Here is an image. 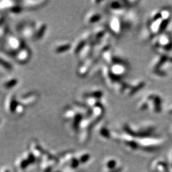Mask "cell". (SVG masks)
Wrapping results in <instances>:
<instances>
[{"mask_svg":"<svg viewBox=\"0 0 172 172\" xmlns=\"http://www.w3.org/2000/svg\"><path fill=\"white\" fill-rule=\"evenodd\" d=\"M163 99L157 93H150L144 97L137 104L139 111L150 110L154 114H161L163 111Z\"/></svg>","mask_w":172,"mask_h":172,"instance_id":"cell-1","label":"cell"},{"mask_svg":"<svg viewBox=\"0 0 172 172\" xmlns=\"http://www.w3.org/2000/svg\"><path fill=\"white\" fill-rule=\"evenodd\" d=\"M154 50L158 54H167L172 50V37L169 33H163L156 37L152 42Z\"/></svg>","mask_w":172,"mask_h":172,"instance_id":"cell-2","label":"cell"},{"mask_svg":"<svg viewBox=\"0 0 172 172\" xmlns=\"http://www.w3.org/2000/svg\"><path fill=\"white\" fill-rule=\"evenodd\" d=\"M129 24L130 22H129V18L128 17L126 21L123 22V19L119 17V16L112 15V17L108 22V29L115 36L120 37L124 30L129 27Z\"/></svg>","mask_w":172,"mask_h":172,"instance_id":"cell-3","label":"cell"},{"mask_svg":"<svg viewBox=\"0 0 172 172\" xmlns=\"http://www.w3.org/2000/svg\"><path fill=\"white\" fill-rule=\"evenodd\" d=\"M145 85V82L143 80H136L130 84L127 83L125 92L126 95L131 97L133 94L138 93V91L142 89Z\"/></svg>","mask_w":172,"mask_h":172,"instance_id":"cell-4","label":"cell"},{"mask_svg":"<svg viewBox=\"0 0 172 172\" xmlns=\"http://www.w3.org/2000/svg\"><path fill=\"white\" fill-rule=\"evenodd\" d=\"M102 19V15L96 11H91L86 14L85 17V22L89 25L96 24L99 22Z\"/></svg>","mask_w":172,"mask_h":172,"instance_id":"cell-5","label":"cell"},{"mask_svg":"<svg viewBox=\"0 0 172 172\" xmlns=\"http://www.w3.org/2000/svg\"><path fill=\"white\" fill-rule=\"evenodd\" d=\"M30 50L28 49V48L23 47L19 51H17V53L14 54V58L18 62L22 63L26 62V61L28 60V59L30 57Z\"/></svg>","mask_w":172,"mask_h":172,"instance_id":"cell-6","label":"cell"},{"mask_svg":"<svg viewBox=\"0 0 172 172\" xmlns=\"http://www.w3.org/2000/svg\"><path fill=\"white\" fill-rule=\"evenodd\" d=\"M19 97H23L22 101H26L24 105L25 104H27L29 105L33 104V103H35V101H37V98H38L37 93L35 92H28L25 94H23V95L21 94V96H19ZM22 101H21L19 102H22Z\"/></svg>","mask_w":172,"mask_h":172,"instance_id":"cell-7","label":"cell"},{"mask_svg":"<svg viewBox=\"0 0 172 172\" xmlns=\"http://www.w3.org/2000/svg\"><path fill=\"white\" fill-rule=\"evenodd\" d=\"M71 48H72V46L70 43L63 42L61 43H57L54 46V50L57 54H61L70 50Z\"/></svg>","mask_w":172,"mask_h":172,"instance_id":"cell-8","label":"cell"},{"mask_svg":"<svg viewBox=\"0 0 172 172\" xmlns=\"http://www.w3.org/2000/svg\"><path fill=\"white\" fill-rule=\"evenodd\" d=\"M18 79L14 77H11L4 79L2 82V86L4 89L7 90H10L13 88L15 85L18 84Z\"/></svg>","mask_w":172,"mask_h":172,"instance_id":"cell-9","label":"cell"},{"mask_svg":"<svg viewBox=\"0 0 172 172\" xmlns=\"http://www.w3.org/2000/svg\"><path fill=\"white\" fill-rule=\"evenodd\" d=\"M23 3L22 6L23 8L26 7L29 9H33V8H37L38 7H40L42 6V5L43 3H46L45 2H21Z\"/></svg>","mask_w":172,"mask_h":172,"instance_id":"cell-10","label":"cell"},{"mask_svg":"<svg viewBox=\"0 0 172 172\" xmlns=\"http://www.w3.org/2000/svg\"><path fill=\"white\" fill-rule=\"evenodd\" d=\"M0 68H2V69L5 70L10 71L12 70L13 66L11 63L0 56Z\"/></svg>","mask_w":172,"mask_h":172,"instance_id":"cell-11","label":"cell"},{"mask_svg":"<svg viewBox=\"0 0 172 172\" xmlns=\"http://www.w3.org/2000/svg\"><path fill=\"white\" fill-rule=\"evenodd\" d=\"M5 23V17L3 15H0V28L4 26Z\"/></svg>","mask_w":172,"mask_h":172,"instance_id":"cell-12","label":"cell"}]
</instances>
